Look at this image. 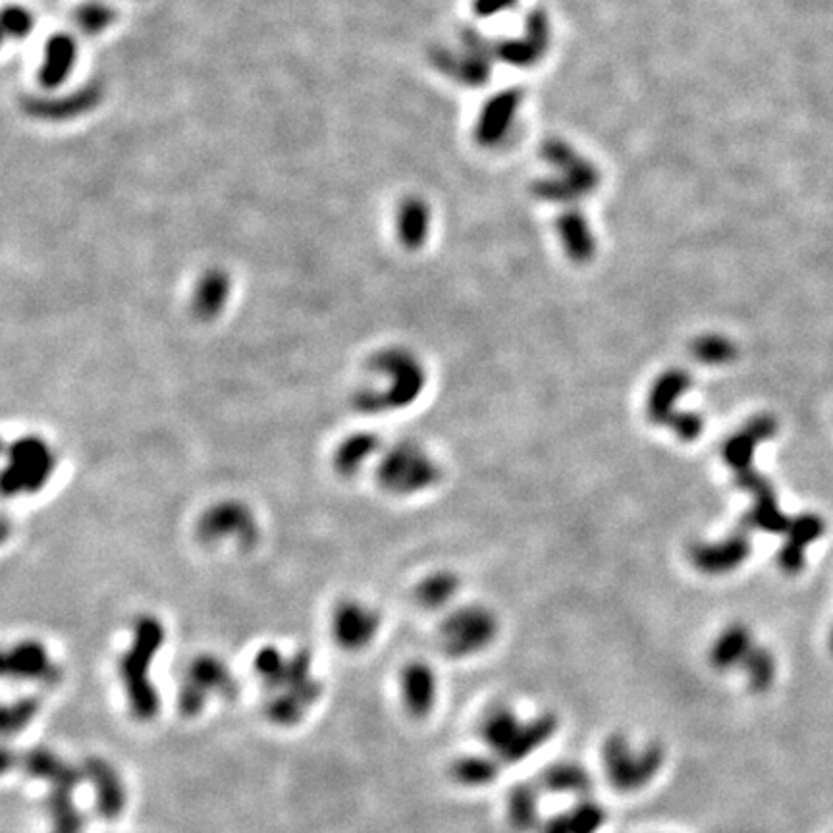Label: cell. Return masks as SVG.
Segmentation results:
<instances>
[{"instance_id": "obj_1", "label": "cell", "mask_w": 833, "mask_h": 833, "mask_svg": "<svg viewBox=\"0 0 833 833\" xmlns=\"http://www.w3.org/2000/svg\"><path fill=\"white\" fill-rule=\"evenodd\" d=\"M429 382L423 359L405 346H384L369 355L351 392L355 413L384 417L417 404Z\"/></svg>"}, {"instance_id": "obj_2", "label": "cell", "mask_w": 833, "mask_h": 833, "mask_svg": "<svg viewBox=\"0 0 833 833\" xmlns=\"http://www.w3.org/2000/svg\"><path fill=\"white\" fill-rule=\"evenodd\" d=\"M558 729L560 720L552 712L523 720L510 706H494L479 722V737L502 764H519L546 747Z\"/></svg>"}, {"instance_id": "obj_3", "label": "cell", "mask_w": 833, "mask_h": 833, "mask_svg": "<svg viewBox=\"0 0 833 833\" xmlns=\"http://www.w3.org/2000/svg\"><path fill=\"white\" fill-rule=\"evenodd\" d=\"M58 452L53 442L39 434L26 432L14 436L4 446L2 456V494L12 500H26L47 490L58 471Z\"/></svg>"}, {"instance_id": "obj_4", "label": "cell", "mask_w": 833, "mask_h": 833, "mask_svg": "<svg viewBox=\"0 0 833 833\" xmlns=\"http://www.w3.org/2000/svg\"><path fill=\"white\" fill-rule=\"evenodd\" d=\"M164 625L157 616L135 619L134 639L120 660V675L130 702L132 716L139 722H151L161 708L157 687L149 679L151 662L164 645Z\"/></svg>"}, {"instance_id": "obj_5", "label": "cell", "mask_w": 833, "mask_h": 833, "mask_svg": "<svg viewBox=\"0 0 833 833\" xmlns=\"http://www.w3.org/2000/svg\"><path fill=\"white\" fill-rule=\"evenodd\" d=\"M375 477L382 492L396 498H411L434 488L442 471L425 446L413 440H400L382 450L375 465Z\"/></svg>"}, {"instance_id": "obj_6", "label": "cell", "mask_w": 833, "mask_h": 833, "mask_svg": "<svg viewBox=\"0 0 833 833\" xmlns=\"http://www.w3.org/2000/svg\"><path fill=\"white\" fill-rule=\"evenodd\" d=\"M606 780L619 793H639L660 776L666 766V749L658 741L635 745L625 733L610 735L602 745Z\"/></svg>"}, {"instance_id": "obj_7", "label": "cell", "mask_w": 833, "mask_h": 833, "mask_svg": "<svg viewBox=\"0 0 833 833\" xmlns=\"http://www.w3.org/2000/svg\"><path fill=\"white\" fill-rule=\"evenodd\" d=\"M197 540L209 548L251 550L261 538L257 511L242 498H220L199 513L195 521Z\"/></svg>"}, {"instance_id": "obj_8", "label": "cell", "mask_w": 833, "mask_h": 833, "mask_svg": "<svg viewBox=\"0 0 833 833\" xmlns=\"http://www.w3.org/2000/svg\"><path fill=\"white\" fill-rule=\"evenodd\" d=\"M500 621L483 604H469L450 612L440 625V645L450 658L481 654L498 637Z\"/></svg>"}, {"instance_id": "obj_9", "label": "cell", "mask_w": 833, "mask_h": 833, "mask_svg": "<svg viewBox=\"0 0 833 833\" xmlns=\"http://www.w3.org/2000/svg\"><path fill=\"white\" fill-rule=\"evenodd\" d=\"M234 299V278L224 267H207L189 290V313L203 324L220 321Z\"/></svg>"}, {"instance_id": "obj_10", "label": "cell", "mask_w": 833, "mask_h": 833, "mask_svg": "<svg viewBox=\"0 0 833 833\" xmlns=\"http://www.w3.org/2000/svg\"><path fill=\"white\" fill-rule=\"evenodd\" d=\"M751 556V540L747 529H739L714 542H697L691 552V564L710 577L729 575L739 569Z\"/></svg>"}, {"instance_id": "obj_11", "label": "cell", "mask_w": 833, "mask_h": 833, "mask_svg": "<svg viewBox=\"0 0 833 833\" xmlns=\"http://www.w3.org/2000/svg\"><path fill=\"white\" fill-rule=\"evenodd\" d=\"M332 637L344 650H363L371 645L380 629V616L359 600H342L332 612Z\"/></svg>"}, {"instance_id": "obj_12", "label": "cell", "mask_w": 833, "mask_h": 833, "mask_svg": "<svg viewBox=\"0 0 833 833\" xmlns=\"http://www.w3.org/2000/svg\"><path fill=\"white\" fill-rule=\"evenodd\" d=\"M386 446L375 430H350L344 434L330 456V465L336 477L344 481L357 479L365 469L375 467Z\"/></svg>"}, {"instance_id": "obj_13", "label": "cell", "mask_w": 833, "mask_h": 833, "mask_svg": "<svg viewBox=\"0 0 833 833\" xmlns=\"http://www.w3.org/2000/svg\"><path fill=\"white\" fill-rule=\"evenodd\" d=\"M4 675L22 681H41V683H58L62 679V670L54 664L47 648L39 641H22L10 646L4 654Z\"/></svg>"}, {"instance_id": "obj_14", "label": "cell", "mask_w": 833, "mask_h": 833, "mask_svg": "<svg viewBox=\"0 0 833 833\" xmlns=\"http://www.w3.org/2000/svg\"><path fill=\"white\" fill-rule=\"evenodd\" d=\"M693 377L687 369L672 367L664 371L654 380L648 400H646V415L654 425L668 427L673 417L681 411L679 402L691 390Z\"/></svg>"}, {"instance_id": "obj_15", "label": "cell", "mask_w": 833, "mask_h": 833, "mask_svg": "<svg viewBox=\"0 0 833 833\" xmlns=\"http://www.w3.org/2000/svg\"><path fill=\"white\" fill-rule=\"evenodd\" d=\"M756 646L753 631L745 623H729L708 648V666L716 673L739 672Z\"/></svg>"}, {"instance_id": "obj_16", "label": "cell", "mask_w": 833, "mask_h": 833, "mask_svg": "<svg viewBox=\"0 0 833 833\" xmlns=\"http://www.w3.org/2000/svg\"><path fill=\"white\" fill-rule=\"evenodd\" d=\"M405 710L415 720L427 718L438 697L436 673L423 660L407 662L400 673Z\"/></svg>"}, {"instance_id": "obj_17", "label": "cell", "mask_w": 833, "mask_h": 833, "mask_svg": "<svg viewBox=\"0 0 833 833\" xmlns=\"http://www.w3.org/2000/svg\"><path fill=\"white\" fill-rule=\"evenodd\" d=\"M83 774L95 787L97 810L105 820H116L126 808V787L105 758L91 756L83 762Z\"/></svg>"}, {"instance_id": "obj_18", "label": "cell", "mask_w": 833, "mask_h": 833, "mask_svg": "<svg viewBox=\"0 0 833 833\" xmlns=\"http://www.w3.org/2000/svg\"><path fill=\"white\" fill-rule=\"evenodd\" d=\"M776 432H778V421L772 415L753 417L743 430L727 438L724 450H722L727 465L735 473L753 467L754 452L758 444L774 438Z\"/></svg>"}, {"instance_id": "obj_19", "label": "cell", "mask_w": 833, "mask_h": 833, "mask_svg": "<svg viewBox=\"0 0 833 833\" xmlns=\"http://www.w3.org/2000/svg\"><path fill=\"white\" fill-rule=\"evenodd\" d=\"M824 519L816 513H803L791 519L787 529V540L783 542L778 554V564L783 573L797 575L805 567V552L816 538L824 535Z\"/></svg>"}, {"instance_id": "obj_20", "label": "cell", "mask_w": 833, "mask_h": 833, "mask_svg": "<svg viewBox=\"0 0 833 833\" xmlns=\"http://www.w3.org/2000/svg\"><path fill=\"white\" fill-rule=\"evenodd\" d=\"M22 764H24V770L31 778L47 781V783L53 785V789H64V791H70V793L85 778L83 768L78 770L76 766L62 760L58 754H54L49 749L29 751L24 756Z\"/></svg>"}, {"instance_id": "obj_21", "label": "cell", "mask_w": 833, "mask_h": 833, "mask_svg": "<svg viewBox=\"0 0 833 833\" xmlns=\"http://www.w3.org/2000/svg\"><path fill=\"white\" fill-rule=\"evenodd\" d=\"M78 60V45L72 35L56 33L43 51V62L39 68V81L47 89H56L70 78Z\"/></svg>"}, {"instance_id": "obj_22", "label": "cell", "mask_w": 833, "mask_h": 833, "mask_svg": "<svg viewBox=\"0 0 833 833\" xmlns=\"http://www.w3.org/2000/svg\"><path fill=\"white\" fill-rule=\"evenodd\" d=\"M540 789L562 795V797H573L575 801L592 797L594 791V780L591 772L581 766L579 762H556L548 766L540 776Z\"/></svg>"}, {"instance_id": "obj_23", "label": "cell", "mask_w": 833, "mask_h": 833, "mask_svg": "<svg viewBox=\"0 0 833 833\" xmlns=\"http://www.w3.org/2000/svg\"><path fill=\"white\" fill-rule=\"evenodd\" d=\"M506 816L511 830L517 833H537L542 820L540 785L517 783L506 799Z\"/></svg>"}, {"instance_id": "obj_24", "label": "cell", "mask_w": 833, "mask_h": 833, "mask_svg": "<svg viewBox=\"0 0 833 833\" xmlns=\"http://www.w3.org/2000/svg\"><path fill=\"white\" fill-rule=\"evenodd\" d=\"M188 677L197 681L205 691L218 693L224 699L238 697V683L228 666L213 654H201L189 664Z\"/></svg>"}, {"instance_id": "obj_25", "label": "cell", "mask_w": 833, "mask_h": 833, "mask_svg": "<svg viewBox=\"0 0 833 833\" xmlns=\"http://www.w3.org/2000/svg\"><path fill=\"white\" fill-rule=\"evenodd\" d=\"M500 766L494 754H465L454 760L450 776L463 787H486L500 778Z\"/></svg>"}, {"instance_id": "obj_26", "label": "cell", "mask_w": 833, "mask_h": 833, "mask_svg": "<svg viewBox=\"0 0 833 833\" xmlns=\"http://www.w3.org/2000/svg\"><path fill=\"white\" fill-rule=\"evenodd\" d=\"M457 592H459V577L454 571L440 569V571H432L419 581V585L415 587V600L421 608L430 612H438L452 604Z\"/></svg>"}, {"instance_id": "obj_27", "label": "cell", "mask_w": 833, "mask_h": 833, "mask_svg": "<svg viewBox=\"0 0 833 833\" xmlns=\"http://www.w3.org/2000/svg\"><path fill=\"white\" fill-rule=\"evenodd\" d=\"M429 211L419 199H405L396 213V236L405 249H421L429 236Z\"/></svg>"}, {"instance_id": "obj_28", "label": "cell", "mask_w": 833, "mask_h": 833, "mask_svg": "<svg viewBox=\"0 0 833 833\" xmlns=\"http://www.w3.org/2000/svg\"><path fill=\"white\" fill-rule=\"evenodd\" d=\"M753 498L754 504L751 510L747 511L743 517L745 521L743 529H758V531H766L774 535L787 533L791 519L783 515V511L780 510L774 488H766L754 494Z\"/></svg>"}, {"instance_id": "obj_29", "label": "cell", "mask_w": 833, "mask_h": 833, "mask_svg": "<svg viewBox=\"0 0 833 833\" xmlns=\"http://www.w3.org/2000/svg\"><path fill=\"white\" fill-rule=\"evenodd\" d=\"M739 672H743L745 681L753 693H768L778 675L776 656L770 648L756 643Z\"/></svg>"}, {"instance_id": "obj_30", "label": "cell", "mask_w": 833, "mask_h": 833, "mask_svg": "<svg viewBox=\"0 0 833 833\" xmlns=\"http://www.w3.org/2000/svg\"><path fill=\"white\" fill-rule=\"evenodd\" d=\"M45 808L53 820L56 833H81L85 818L80 808L74 805L70 791L53 789L45 801Z\"/></svg>"}, {"instance_id": "obj_31", "label": "cell", "mask_w": 833, "mask_h": 833, "mask_svg": "<svg viewBox=\"0 0 833 833\" xmlns=\"http://www.w3.org/2000/svg\"><path fill=\"white\" fill-rule=\"evenodd\" d=\"M565 822L571 833H600L608 822V812L592 797L575 801L564 812Z\"/></svg>"}, {"instance_id": "obj_32", "label": "cell", "mask_w": 833, "mask_h": 833, "mask_svg": "<svg viewBox=\"0 0 833 833\" xmlns=\"http://www.w3.org/2000/svg\"><path fill=\"white\" fill-rule=\"evenodd\" d=\"M691 353L702 365L718 367V365L731 363L737 357V346L724 334L710 332V334H702L693 342Z\"/></svg>"}, {"instance_id": "obj_33", "label": "cell", "mask_w": 833, "mask_h": 833, "mask_svg": "<svg viewBox=\"0 0 833 833\" xmlns=\"http://www.w3.org/2000/svg\"><path fill=\"white\" fill-rule=\"evenodd\" d=\"M305 710L307 706L288 689L272 691L270 699L265 704V714L276 726H296L297 722L303 718Z\"/></svg>"}, {"instance_id": "obj_34", "label": "cell", "mask_w": 833, "mask_h": 833, "mask_svg": "<svg viewBox=\"0 0 833 833\" xmlns=\"http://www.w3.org/2000/svg\"><path fill=\"white\" fill-rule=\"evenodd\" d=\"M255 672L263 679L270 691L284 689L288 658L276 646H263L255 656Z\"/></svg>"}, {"instance_id": "obj_35", "label": "cell", "mask_w": 833, "mask_h": 833, "mask_svg": "<svg viewBox=\"0 0 833 833\" xmlns=\"http://www.w3.org/2000/svg\"><path fill=\"white\" fill-rule=\"evenodd\" d=\"M41 702L37 697H24V699L16 700L8 706H4L2 710V731L6 735L18 733L22 729H26L27 724L37 716Z\"/></svg>"}, {"instance_id": "obj_36", "label": "cell", "mask_w": 833, "mask_h": 833, "mask_svg": "<svg viewBox=\"0 0 833 833\" xmlns=\"http://www.w3.org/2000/svg\"><path fill=\"white\" fill-rule=\"evenodd\" d=\"M562 236H564L565 249L569 257H573L575 261L591 259L594 243L583 222H579L577 218L567 220L562 226Z\"/></svg>"}, {"instance_id": "obj_37", "label": "cell", "mask_w": 833, "mask_h": 833, "mask_svg": "<svg viewBox=\"0 0 833 833\" xmlns=\"http://www.w3.org/2000/svg\"><path fill=\"white\" fill-rule=\"evenodd\" d=\"M209 699V691H205L197 681H193L191 677H186L182 687H180V695H178V706L182 716L186 718H195L203 712L205 702Z\"/></svg>"}, {"instance_id": "obj_38", "label": "cell", "mask_w": 833, "mask_h": 833, "mask_svg": "<svg viewBox=\"0 0 833 833\" xmlns=\"http://www.w3.org/2000/svg\"><path fill=\"white\" fill-rule=\"evenodd\" d=\"M309 679H313V675H311V652L305 650V648H299L288 658L284 689H296L299 685L307 683Z\"/></svg>"}, {"instance_id": "obj_39", "label": "cell", "mask_w": 833, "mask_h": 833, "mask_svg": "<svg viewBox=\"0 0 833 833\" xmlns=\"http://www.w3.org/2000/svg\"><path fill=\"white\" fill-rule=\"evenodd\" d=\"M668 429H672L673 434H675L679 440H683V442H693V440H697L700 434H702V429H704V419L700 417L697 411H683V409H681V411L673 417L672 421H670Z\"/></svg>"}, {"instance_id": "obj_40", "label": "cell", "mask_w": 833, "mask_h": 833, "mask_svg": "<svg viewBox=\"0 0 833 833\" xmlns=\"http://www.w3.org/2000/svg\"><path fill=\"white\" fill-rule=\"evenodd\" d=\"M2 27L8 37L22 39L33 29V16L24 6H8L2 14Z\"/></svg>"}, {"instance_id": "obj_41", "label": "cell", "mask_w": 833, "mask_h": 833, "mask_svg": "<svg viewBox=\"0 0 833 833\" xmlns=\"http://www.w3.org/2000/svg\"><path fill=\"white\" fill-rule=\"evenodd\" d=\"M537 833H571L569 832L567 822H565L564 812H560V814H556V816H552V818H546V820L540 824V828H538Z\"/></svg>"}, {"instance_id": "obj_42", "label": "cell", "mask_w": 833, "mask_h": 833, "mask_svg": "<svg viewBox=\"0 0 833 833\" xmlns=\"http://www.w3.org/2000/svg\"><path fill=\"white\" fill-rule=\"evenodd\" d=\"M830 650H832V654H833V629H832V633H830Z\"/></svg>"}, {"instance_id": "obj_43", "label": "cell", "mask_w": 833, "mask_h": 833, "mask_svg": "<svg viewBox=\"0 0 833 833\" xmlns=\"http://www.w3.org/2000/svg\"><path fill=\"white\" fill-rule=\"evenodd\" d=\"M54 833H56V832H54Z\"/></svg>"}]
</instances>
